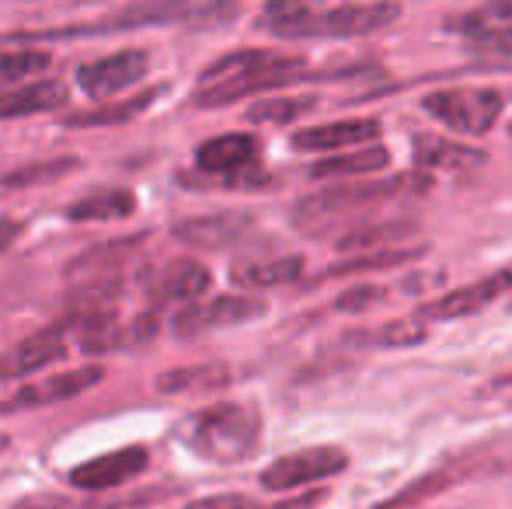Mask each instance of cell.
<instances>
[{"mask_svg": "<svg viewBox=\"0 0 512 509\" xmlns=\"http://www.w3.org/2000/svg\"><path fill=\"white\" fill-rule=\"evenodd\" d=\"M422 109L453 133L485 136L502 116V95L492 88H443L425 95Z\"/></svg>", "mask_w": 512, "mask_h": 509, "instance_id": "obj_6", "label": "cell"}, {"mask_svg": "<svg viewBox=\"0 0 512 509\" xmlns=\"http://www.w3.org/2000/svg\"><path fill=\"white\" fill-rule=\"evenodd\" d=\"M429 185L432 182L422 175H398V178H384V182L331 185V189L300 199L297 210H293V224L304 234H328L335 224H342V220H349V217H359L363 210H377L387 199L422 196Z\"/></svg>", "mask_w": 512, "mask_h": 509, "instance_id": "obj_3", "label": "cell"}, {"mask_svg": "<svg viewBox=\"0 0 512 509\" xmlns=\"http://www.w3.org/2000/svg\"><path fill=\"white\" fill-rule=\"evenodd\" d=\"M105 377V370L98 363H88V367L77 370H63V374H53L39 384L21 387L14 398L0 401V412H18V408H42V405H56V401H67L84 394L88 387H95Z\"/></svg>", "mask_w": 512, "mask_h": 509, "instance_id": "obj_12", "label": "cell"}, {"mask_svg": "<svg viewBox=\"0 0 512 509\" xmlns=\"http://www.w3.org/2000/svg\"><path fill=\"white\" fill-rule=\"evenodd\" d=\"M509 133H512V126H509Z\"/></svg>", "mask_w": 512, "mask_h": 509, "instance_id": "obj_39", "label": "cell"}, {"mask_svg": "<svg viewBox=\"0 0 512 509\" xmlns=\"http://www.w3.org/2000/svg\"><path fill=\"white\" fill-rule=\"evenodd\" d=\"M265 314V300L258 297H216L206 304H189L185 311H178L175 328L178 335H203L216 332L227 325H244Z\"/></svg>", "mask_w": 512, "mask_h": 509, "instance_id": "obj_11", "label": "cell"}, {"mask_svg": "<svg viewBox=\"0 0 512 509\" xmlns=\"http://www.w3.org/2000/svg\"><path fill=\"white\" fill-rule=\"evenodd\" d=\"M150 464V454L143 447H122L112 454H102L95 461H84L70 471V485L81 492H108L119 485L133 482L136 475H143Z\"/></svg>", "mask_w": 512, "mask_h": 509, "instance_id": "obj_9", "label": "cell"}, {"mask_svg": "<svg viewBox=\"0 0 512 509\" xmlns=\"http://www.w3.org/2000/svg\"><path fill=\"white\" fill-rule=\"evenodd\" d=\"M509 290H512V269H502V272H495V276H485V279H478V283L457 286V290H450L446 297L422 304L418 318H422V321L467 318V314L485 311V307L492 304V300H499L502 293H509Z\"/></svg>", "mask_w": 512, "mask_h": 509, "instance_id": "obj_10", "label": "cell"}, {"mask_svg": "<svg viewBox=\"0 0 512 509\" xmlns=\"http://www.w3.org/2000/svg\"><path fill=\"white\" fill-rule=\"evenodd\" d=\"M185 509H269L262 503H255L251 496H241V492H223V496H203L192 499Z\"/></svg>", "mask_w": 512, "mask_h": 509, "instance_id": "obj_32", "label": "cell"}, {"mask_svg": "<svg viewBox=\"0 0 512 509\" xmlns=\"http://www.w3.org/2000/svg\"><path fill=\"white\" fill-rule=\"evenodd\" d=\"M380 136L377 119H345V123H324L300 129L293 136L297 150H338V147H356V143H370Z\"/></svg>", "mask_w": 512, "mask_h": 509, "instance_id": "obj_16", "label": "cell"}, {"mask_svg": "<svg viewBox=\"0 0 512 509\" xmlns=\"http://www.w3.org/2000/svg\"><path fill=\"white\" fill-rule=\"evenodd\" d=\"M425 248H384V252H370V255H359L345 265H335V269L324 272V279H335V276H356V272H377V269H391V265H405L415 262Z\"/></svg>", "mask_w": 512, "mask_h": 509, "instance_id": "obj_26", "label": "cell"}, {"mask_svg": "<svg viewBox=\"0 0 512 509\" xmlns=\"http://www.w3.org/2000/svg\"><path fill=\"white\" fill-rule=\"evenodd\" d=\"M77 157H56V161H35V164H21L18 171H11V175H4V185L7 189H14V185H39V182H49V178H60L67 175V171L77 168Z\"/></svg>", "mask_w": 512, "mask_h": 509, "instance_id": "obj_28", "label": "cell"}, {"mask_svg": "<svg viewBox=\"0 0 512 509\" xmlns=\"http://www.w3.org/2000/svg\"><path fill=\"white\" fill-rule=\"evenodd\" d=\"M161 95L157 88L143 91L140 98H133V102H119V105H105V109H91V112H74V116H67V126H115V123H129V119H136L143 109H147L154 98Z\"/></svg>", "mask_w": 512, "mask_h": 509, "instance_id": "obj_25", "label": "cell"}, {"mask_svg": "<svg viewBox=\"0 0 512 509\" xmlns=\"http://www.w3.org/2000/svg\"><path fill=\"white\" fill-rule=\"evenodd\" d=\"M373 300H384V290H380V286H359V290L338 297V311H363Z\"/></svg>", "mask_w": 512, "mask_h": 509, "instance_id": "obj_33", "label": "cell"}, {"mask_svg": "<svg viewBox=\"0 0 512 509\" xmlns=\"http://www.w3.org/2000/svg\"><path fill=\"white\" fill-rule=\"evenodd\" d=\"M227 381V370L223 367H196V370H171V374H164L157 387L161 391H196V387H216Z\"/></svg>", "mask_w": 512, "mask_h": 509, "instance_id": "obj_31", "label": "cell"}, {"mask_svg": "<svg viewBox=\"0 0 512 509\" xmlns=\"http://www.w3.org/2000/svg\"><path fill=\"white\" fill-rule=\"evenodd\" d=\"M418 231V224L411 217L401 220H370V224L356 227V231L342 234L338 238V248L345 252H384V248H398L401 241L411 238Z\"/></svg>", "mask_w": 512, "mask_h": 509, "instance_id": "obj_18", "label": "cell"}, {"mask_svg": "<svg viewBox=\"0 0 512 509\" xmlns=\"http://www.w3.org/2000/svg\"><path fill=\"white\" fill-rule=\"evenodd\" d=\"M304 67H307L304 56H283V53H269V49H237V53H227L223 60L209 63L203 70L199 91L192 102L199 109L234 105L241 98L255 95V91L293 84V77Z\"/></svg>", "mask_w": 512, "mask_h": 509, "instance_id": "obj_2", "label": "cell"}, {"mask_svg": "<svg viewBox=\"0 0 512 509\" xmlns=\"http://www.w3.org/2000/svg\"><path fill=\"white\" fill-rule=\"evenodd\" d=\"M133 210H136L133 192L102 189V192H91V196L77 199L67 210V220H74V224H98V220H122Z\"/></svg>", "mask_w": 512, "mask_h": 509, "instance_id": "obj_20", "label": "cell"}, {"mask_svg": "<svg viewBox=\"0 0 512 509\" xmlns=\"http://www.w3.org/2000/svg\"><path fill=\"white\" fill-rule=\"evenodd\" d=\"M349 468V454L338 447H307L297 454H286L279 461H272L262 471V485L269 492H290L304 489V485L324 482V478L338 475V471Z\"/></svg>", "mask_w": 512, "mask_h": 509, "instance_id": "obj_7", "label": "cell"}, {"mask_svg": "<svg viewBox=\"0 0 512 509\" xmlns=\"http://www.w3.org/2000/svg\"><path fill=\"white\" fill-rule=\"evenodd\" d=\"M7 447V440H4V436H0V450H4Z\"/></svg>", "mask_w": 512, "mask_h": 509, "instance_id": "obj_38", "label": "cell"}, {"mask_svg": "<svg viewBox=\"0 0 512 509\" xmlns=\"http://www.w3.org/2000/svg\"><path fill=\"white\" fill-rule=\"evenodd\" d=\"M304 272V258L300 255H286V258H272V262H251V265H237L234 269V283L248 286V290H269V286H283L300 279Z\"/></svg>", "mask_w": 512, "mask_h": 509, "instance_id": "obj_24", "label": "cell"}, {"mask_svg": "<svg viewBox=\"0 0 512 509\" xmlns=\"http://www.w3.org/2000/svg\"><path fill=\"white\" fill-rule=\"evenodd\" d=\"M425 321L422 318H408V321H387V325L373 328V332L366 335H356V342H363V346H418V342L425 339Z\"/></svg>", "mask_w": 512, "mask_h": 509, "instance_id": "obj_27", "label": "cell"}, {"mask_svg": "<svg viewBox=\"0 0 512 509\" xmlns=\"http://www.w3.org/2000/svg\"><path fill=\"white\" fill-rule=\"evenodd\" d=\"M209 290V269L196 258H178L157 279V293L164 300H196Z\"/></svg>", "mask_w": 512, "mask_h": 509, "instance_id": "obj_21", "label": "cell"}, {"mask_svg": "<svg viewBox=\"0 0 512 509\" xmlns=\"http://www.w3.org/2000/svg\"><path fill=\"white\" fill-rule=\"evenodd\" d=\"M415 164L418 168H478L485 164V150L443 140V136H415Z\"/></svg>", "mask_w": 512, "mask_h": 509, "instance_id": "obj_19", "label": "cell"}, {"mask_svg": "<svg viewBox=\"0 0 512 509\" xmlns=\"http://www.w3.org/2000/svg\"><path fill=\"white\" fill-rule=\"evenodd\" d=\"M11 509H77V503H70L67 496H56V492H35V496H25Z\"/></svg>", "mask_w": 512, "mask_h": 509, "instance_id": "obj_34", "label": "cell"}, {"mask_svg": "<svg viewBox=\"0 0 512 509\" xmlns=\"http://www.w3.org/2000/svg\"><path fill=\"white\" fill-rule=\"evenodd\" d=\"M70 98V88L63 81H35L25 88L0 91V119H21V116H39V112L63 109Z\"/></svg>", "mask_w": 512, "mask_h": 509, "instance_id": "obj_17", "label": "cell"}, {"mask_svg": "<svg viewBox=\"0 0 512 509\" xmlns=\"http://www.w3.org/2000/svg\"><path fill=\"white\" fill-rule=\"evenodd\" d=\"M49 67L46 49H7L0 53V81H21Z\"/></svg>", "mask_w": 512, "mask_h": 509, "instance_id": "obj_29", "label": "cell"}, {"mask_svg": "<svg viewBox=\"0 0 512 509\" xmlns=\"http://www.w3.org/2000/svg\"><path fill=\"white\" fill-rule=\"evenodd\" d=\"M230 0H143L129 11L115 14L95 28H60V32H28L21 39H77V35H102V32H126V28H147V25H175V21H196L223 11Z\"/></svg>", "mask_w": 512, "mask_h": 509, "instance_id": "obj_5", "label": "cell"}, {"mask_svg": "<svg viewBox=\"0 0 512 509\" xmlns=\"http://www.w3.org/2000/svg\"><path fill=\"white\" fill-rule=\"evenodd\" d=\"M63 353H67V346H63L60 328H42V332L21 339L18 346H11L7 353H0V381L35 374L53 360H63Z\"/></svg>", "mask_w": 512, "mask_h": 509, "instance_id": "obj_13", "label": "cell"}, {"mask_svg": "<svg viewBox=\"0 0 512 509\" xmlns=\"http://www.w3.org/2000/svg\"><path fill=\"white\" fill-rule=\"evenodd\" d=\"M314 109V98H269L248 109L251 123H290V119L304 116Z\"/></svg>", "mask_w": 512, "mask_h": 509, "instance_id": "obj_30", "label": "cell"}, {"mask_svg": "<svg viewBox=\"0 0 512 509\" xmlns=\"http://www.w3.org/2000/svg\"><path fill=\"white\" fill-rule=\"evenodd\" d=\"M251 227L248 213H216V217H189L175 224V238L196 248H223Z\"/></svg>", "mask_w": 512, "mask_h": 509, "instance_id": "obj_15", "label": "cell"}, {"mask_svg": "<svg viewBox=\"0 0 512 509\" xmlns=\"http://www.w3.org/2000/svg\"><path fill=\"white\" fill-rule=\"evenodd\" d=\"M467 18L474 21H492V25H512V0H492L488 7H478Z\"/></svg>", "mask_w": 512, "mask_h": 509, "instance_id": "obj_35", "label": "cell"}, {"mask_svg": "<svg viewBox=\"0 0 512 509\" xmlns=\"http://www.w3.org/2000/svg\"><path fill=\"white\" fill-rule=\"evenodd\" d=\"M150 70V56L143 49H119L112 56H102V60H91L77 70V81H81V91L91 98H112L119 91L133 88L136 81H143Z\"/></svg>", "mask_w": 512, "mask_h": 509, "instance_id": "obj_8", "label": "cell"}, {"mask_svg": "<svg viewBox=\"0 0 512 509\" xmlns=\"http://www.w3.org/2000/svg\"><path fill=\"white\" fill-rule=\"evenodd\" d=\"M262 422H258L255 408L237 405V401H223V405L203 408L185 429V440L206 461H244L255 450Z\"/></svg>", "mask_w": 512, "mask_h": 509, "instance_id": "obj_4", "label": "cell"}, {"mask_svg": "<svg viewBox=\"0 0 512 509\" xmlns=\"http://www.w3.org/2000/svg\"><path fill=\"white\" fill-rule=\"evenodd\" d=\"M401 14L398 0L317 7L310 0H269L258 14V28L279 39H359L387 28Z\"/></svg>", "mask_w": 512, "mask_h": 509, "instance_id": "obj_1", "label": "cell"}, {"mask_svg": "<svg viewBox=\"0 0 512 509\" xmlns=\"http://www.w3.org/2000/svg\"><path fill=\"white\" fill-rule=\"evenodd\" d=\"M21 231H25V227H21L18 220H11V217H0V255H4L7 248H11L14 241L21 238Z\"/></svg>", "mask_w": 512, "mask_h": 509, "instance_id": "obj_36", "label": "cell"}, {"mask_svg": "<svg viewBox=\"0 0 512 509\" xmlns=\"http://www.w3.org/2000/svg\"><path fill=\"white\" fill-rule=\"evenodd\" d=\"M258 157V140L244 133H223L206 140L196 150V164L209 175H234L241 168H251V161Z\"/></svg>", "mask_w": 512, "mask_h": 509, "instance_id": "obj_14", "label": "cell"}, {"mask_svg": "<svg viewBox=\"0 0 512 509\" xmlns=\"http://www.w3.org/2000/svg\"><path fill=\"white\" fill-rule=\"evenodd\" d=\"M499 384H512V370H509L506 377H499Z\"/></svg>", "mask_w": 512, "mask_h": 509, "instance_id": "obj_37", "label": "cell"}, {"mask_svg": "<svg viewBox=\"0 0 512 509\" xmlns=\"http://www.w3.org/2000/svg\"><path fill=\"white\" fill-rule=\"evenodd\" d=\"M143 238H122V241H108V245H98L91 252H84L81 258L70 262V276H91V279H112L115 265H122L129 255H136Z\"/></svg>", "mask_w": 512, "mask_h": 509, "instance_id": "obj_22", "label": "cell"}, {"mask_svg": "<svg viewBox=\"0 0 512 509\" xmlns=\"http://www.w3.org/2000/svg\"><path fill=\"white\" fill-rule=\"evenodd\" d=\"M391 154L387 147L373 143V147H363V150H352V154H338V157H328V161L314 164L310 175L314 178H352V175H370V171H384Z\"/></svg>", "mask_w": 512, "mask_h": 509, "instance_id": "obj_23", "label": "cell"}]
</instances>
